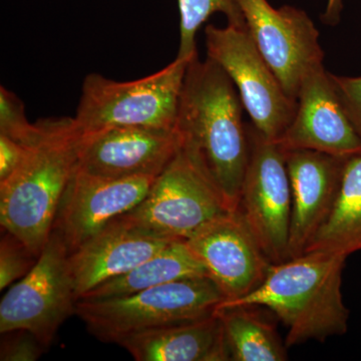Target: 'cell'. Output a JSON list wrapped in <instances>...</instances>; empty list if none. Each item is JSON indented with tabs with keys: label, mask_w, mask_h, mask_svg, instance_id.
<instances>
[{
	"label": "cell",
	"mask_w": 361,
	"mask_h": 361,
	"mask_svg": "<svg viewBox=\"0 0 361 361\" xmlns=\"http://www.w3.org/2000/svg\"><path fill=\"white\" fill-rule=\"evenodd\" d=\"M208 276L205 268L183 240H175L134 269L92 289L80 299H104L135 292L186 278Z\"/></svg>",
	"instance_id": "18"
},
{
	"label": "cell",
	"mask_w": 361,
	"mask_h": 361,
	"mask_svg": "<svg viewBox=\"0 0 361 361\" xmlns=\"http://www.w3.org/2000/svg\"><path fill=\"white\" fill-rule=\"evenodd\" d=\"M189 61L176 59L158 73L130 82L90 73L73 118L75 128L82 135L118 127L176 129Z\"/></svg>",
	"instance_id": "5"
},
{
	"label": "cell",
	"mask_w": 361,
	"mask_h": 361,
	"mask_svg": "<svg viewBox=\"0 0 361 361\" xmlns=\"http://www.w3.org/2000/svg\"><path fill=\"white\" fill-rule=\"evenodd\" d=\"M18 170L0 183V224L39 256L51 238L61 197L78 167L82 134L73 118L42 121Z\"/></svg>",
	"instance_id": "3"
},
{
	"label": "cell",
	"mask_w": 361,
	"mask_h": 361,
	"mask_svg": "<svg viewBox=\"0 0 361 361\" xmlns=\"http://www.w3.org/2000/svg\"><path fill=\"white\" fill-rule=\"evenodd\" d=\"M316 250H361V153L346 160L334 208L306 252Z\"/></svg>",
	"instance_id": "19"
},
{
	"label": "cell",
	"mask_w": 361,
	"mask_h": 361,
	"mask_svg": "<svg viewBox=\"0 0 361 361\" xmlns=\"http://www.w3.org/2000/svg\"><path fill=\"white\" fill-rule=\"evenodd\" d=\"M27 146L0 135V183L18 170L27 153Z\"/></svg>",
	"instance_id": "26"
},
{
	"label": "cell",
	"mask_w": 361,
	"mask_h": 361,
	"mask_svg": "<svg viewBox=\"0 0 361 361\" xmlns=\"http://www.w3.org/2000/svg\"><path fill=\"white\" fill-rule=\"evenodd\" d=\"M229 211L218 188L182 146L144 200L122 216L154 236L185 241Z\"/></svg>",
	"instance_id": "6"
},
{
	"label": "cell",
	"mask_w": 361,
	"mask_h": 361,
	"mask_svg": "<svg viewBox=\"0 0 361 361\" xmlns=\"http://www.w3.org/2000/svg\"><path fill=\"white\" fill-rule=\"evenodd\" d=\"M172 241L142 231L123 216L116 218L68 255L78 298L134 269Z\"/></svg>",
	"instance_id": "16"
},
{
	"label": "cell",
	"mask_w": 361,
	"mask_h": 361,
	"mask_svg": "<svg viewBox=\"0 0 361 361\" xmlns=\"http://www.w3.org/2000/svg\"><path fill=\"white\" fill-rule=\"evenodd\" d=\"M247 30L287 96L296 101L306 73L322 65L319 32L302 9L267 0H238Z\"/></svg>",
	"instance_id": "10"
},
{
	"label": "cell",
	"mask_w": 361,
	"mask_h": 361,
	"mask_svg": "<svg viewBox=\"0 0 361 361\" xmlns=\"http://www.w3.org/2000/svg\"><path fill=\"white\" fill-rule=\"evenodd\" d=\"M285 149H311L350 158L361 153V139L337 94L331 75L319 65L299 87L292 122L280 141Z\"/></svg>",
	"instance_id": "14"
},
{
	"label": "cell",
	"mask_w": 361,
	"mask_h": 361,
	"mask_svg": "<svg viewBox=\"0 0 361 361\" xmlns=\"http://www.w3.org/2000/svg\"><path fill=\"white\" fill-rule=\"evenodd\" d=\"M182 147L177 129L111 128L82 135L78 169L97 177H158Z\"/></svg>",
	"instance_id": "13"
},
{
	"label": "cell",
	"mask_w": 361,
	"mask_h": 361,
	"mask_svg": "<svg viewBox=\"0 0 361 361\" xmlns=\"http://www.w3.org/2000/svg\"><path fill=\"white\" fill-rule=\"evenodd\" d=\"M208 58L225 71L238 90L252 125L266 139L279 142L296 110L247 28L228 25L205 30Z\"/></svg>",
	"instance_id": "7"
},
{
	"label": "cell",
	"mask_w": 361,
	"mask_h": 361,
	"mask_svg": "<svg viewBox=\"0 0 361 361\" xmlns=\"http://www.w3.org/2000/svg\"><path fill=\"white\" fill-rule=\"evenodd\" d=\"M248 126L249 152L238 210L270 262L288 260L291 188L285 151L279 142Z\"/></svg>",
	"instance_id": "9"
},
{
	"label": "cell",
	"mask_w": 361,
	"mask_h": 361,
	"mask_svg": "<svg viewBox=\"0 0 361 361\" xmlns=\"http://www.w3.org/2000/svg\"><path fill=\"white\" fill-rule=\"evenodd\" d=\"M343 8V0H327L326 9L322 16V20L330 25H336L341 18Z\"/></svg>",
	"instance_id": "27"
},
{
	"label": "cell",
	"mask_w": 361,
	"mask_h": 361,
	"mask_svg": "<svg viewBox=\"0 0 361 361\" xmlns=\"http://www.w3.org/2000/svg\"><path fill=\"white\" fill-rule=\"evenodd\" d=\"M346 258L316 250L272 263L253 291L238 300L223 301L218 307L251 306L272 311L288 329L287 348L343 336L349 319L341 291Z\"/></svg>",
	"instance_id": "2"
},
{
	"label": "cell",
	"mask_w": 361,
	"mask_h": 361,
	"mask_svg": "<svg viewBox=\"0 0 361 361\" xmlns=\"http://www.w3.org/2000/svg\"><path fill=\"white\" fill-rule=\"evenodd\" d=\"M348 159L311 149L285 151L292 200L289 259L305 253L329 217Z\"/></svg>",
	"instance_id": "15"
},
{
	"label": "cell",
	"mask_w": 361,
	"mask_h": 361,
	"mask_svg": "<svg viewBox=\"0 0 361 361\" xmlns=\"http://www.w3.org/2000/svg\"><path fill=\"white\" fill-rule=\"evenodd\" d=\"M1 334V361H37L47 348L27 330H13Z\"/></svg>",
	"instance_id": "24"
},
{
	"label": "cell",
	"mask_w": 361,
	"mask_h": 361,
	"mask_svg": "<svg viewBox=\"0 0 361 361\" xmlns=\"http://www.w3.org/2000/svg\"><path fill=\"white\" fill-rule=\"evenodd\" d=\"M65 242L52 232L37 264L0 302V334L27 330L49 346L78 300Z\"/></svg>",
	"instance_id": "8"
},
{
	"label": "cell",
	"mask_w": 361,
	"mask_h": 361,
	"mask_svg": "<svg viewBox=\"0 0 361 361\" xmlns=\"http://www.w3.org/2000/svg\"><path fill=\"white\" fill-rule=\"evenodd\" d=\"M180 11V45L177 59L191 61L197 51L196 35L213 13L224 14L228 25L247 28L238 0H178Z\"/></svg>",
	"instance_id": "21"
},
{
	"label": "cell",
	"mask_w": 361,
	"mask_h": 361,
	"mask_svg": "<svg viewBox=\"0 0 361 361\" xmlns=\"http://www.w3.org/2000/svg\"><path fill=\"white\" fill-rule=\"evenodd\" d=\"M185 242L227 302L253 291L272 264L238 209L211 221Z\"/></svg>",
	"instance_id": "11"
},
{
	"label": "cell",
	"mask_w": 361,
	"mask_h": 361,
	"mask_svg": "<svg viewBox=\"0 0 361 361\" xmlns=\"http://www.w3.org/2000/svg\"><path fill=\"white\" fill-rule=\"evenodd\" d=\"M156 178L111 179L77 167L61 197L52 232L65 242L68 254L73 253L111 221L139 205Z\"/></svg>",
	"instance_id": "12"
},
{
	"label": "cell",
	"mask_w": 361,
	"mask_h": 361,
	"mask_svg": "<svg viewBox=\"0 0 361 361\" xmlns=\"http://www.w3.org/2000/svg\"><path fill=\"white\" fill-rule=\"evenodd\" d=\"M137 361L230 360L216 312L194 322L169 325L127 337L118 343Z\"/></svg>",
	"instance_id": "17"
},
{
	"label": "cell",
	"mask_w": 361,
	"mask_h": 361,
	"mask_svg": "<svg viewBox=\"0 0 361 361\" xmlns=\"http://www.w3.org/2000/svg\"><path fill=\"white\" fill-rule=\"evenodd\" d=\"M231 78L213 59L198 54L188 63L176 129L186 149L218 188L232 211L238 209L248 165V126Z\"/></svg>",
	"instance_id": "1"
},
{
	"label": "cell",
	"mask_w": 361,
	"mask_h": 361,
	"mask_svg": "<svg viewBox=\"0 0 361 361\" xmlns=\"http://www.w3.org/2000/svg\"><path fill=\"white\" fill-rule=\"evenodd\" d=\"M42 132V123L28 122L20 97L6 87H0V135L30 147L39 140Z\"/></svg>",
	"instance_id": "22"
},
{
	"label": "cell",
	"mask_w": 361,
	"mask_h": 361,
	"mask_svg": "<svg viewBox=\"0 0 361 361\" xmlns=\"http://www.w3.org/2000/svg\"><path fill=\"white\" fill-rule=\"evenodd\" d=\"M256 310L251 306H222L216 310L230 360H287L286 343Z\"/></svg>",
	"instance_id": "20"
},
{
	"label": "cell",
	"mask_w": 361,
	"mask_h": 361,
	"mask_svg": "<svg viewBox=\"0 0 361 361\" xmlns=\"http://www.w3.org/2000/svg\"><path fill=\"white\" fill-rule=\"evenodd\" d=\"M225 300L208 276L186 278L104 299H78L75 315L92 336L106 343L169 325L194 322L216 312Z\"/></svg>",
	"instance_id": "4"
},
{
	"label": "cell",
	"mask_w": 361,
	"mask_h": 361,
	"mask_svg": "<svg viewBox=\"0 0 361 361\" xmlns=\"http://www.w3.org/2000/svg\"><path fill=\"white\" fill-rule=\"evenodd\" d=\"M39 256L11 233L4 231L0 241V290L26 276Z\"/></svg>",
	"instance_id": "23"
},
{
	"label": "cell",
	"mask_w": 361,
	"mask_h": 361,
	"mask_svg": "<svg viewBox=\"0 0 361 361\" xmlns=\"http://www.w3.org/2000/svg\"><path fill=\"white\" fill-rule=\"evenodd\" d=\"M330 75L342 106L361 139V77Z\"/></svg>",
	"instance_id": "25"
}]
</instances>
